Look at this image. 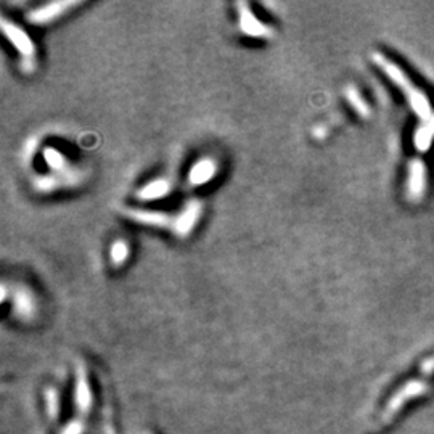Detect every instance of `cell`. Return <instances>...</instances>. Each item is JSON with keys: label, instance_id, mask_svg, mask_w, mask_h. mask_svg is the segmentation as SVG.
<instances>
[{"label": "cell", "instance_id": "4", "mask_svg": "<svg viewBox=\"0 0 434 434\" xmlns=\"http://www.w3.org/2000/svg\"><path fill=\"white\" fill-rule=\"evenodd\" d=\"M74 4H61V2H55V4H48V5H43L42 9H37L34 10L33 14L29 15V20L33 23H37V24H46V23H50L53 21L58 18L60 15L65 14V11L68 9H71Z\"/></svg>", "mask_w": 434, "mask_h": 434}, {"label": "cell", "instance_id": "8", "mask_svg": "<svg viewBox=\"0 0 434 434\" xmlns=\"http://www.w3.org/2000/svg\"><path fill=\"white\" fill-rule=\"evenodd\" d=\"M242 29L251 36H262L264 33H267V28L261 24L259 20L256 21V18L251 15V11H248L247 7L242 11Z\"/></svg>", "mask_w": 434, "mask_h": 434}, {"label": "cell", "instance_id": "1", "mask_svg": "<svg viewBox=\"0 0 434 434\" xmlns=\"http://www.w3.org/2000/svg\"><path fill=\"white\" fill-rule=\"evenodd\" d=\"M375 60L383 69V73L388 74L389 79L402 91V95L407 100L408 106H410L412 111L417 115L421 124L425 125L423 135H421L418 140H415V147H417L420 152H425V150L431 147L434 140V110L430 98H428L426 93L421 91L420 87L415 86L413 81H410V78H408L407 74L402 71V68L396 65V63L381 55H375Z\"/></svg>", "mask_w": 434, "mask_h": 434}, {"label": "cell", "instance_id": "6", "mask_svg": "<svg viewBox=\"0 0 434 434\" xmlns=\"http://www.w3.org/2000/svg\"><path fill=\"white\" fill-rule=\"evenodd\" d=\"M16 314L21 317H31L34 314V298L28 289H16L15 291Z\"/></svg>", "mask_w": 434, "mask_h": 434}, {"label": "cell", "instance_id": "9", "mask_svg": "<svg viewBox=\"0 0 434 434\" xmlns=\"http://www.w3.org/2000/svg\"><path fill=\"white\" fill-rule=\"evenodd\" d=\"M110 256H111V262L115 264V266H121V264L128 261V256H129L128 243L123 242V240L113 243Z\"/></svg>", "mask_w": 434, "mask_h": 434}, {"label": "cell", "instance_id": "3", "mask_svg": "<svg viewBox=\"0 0 434 434\" xmlns=\"http://www.w3.org/2000/svg\"><path fill=\"white\" fill-rule=\"evenodd\" d=\"M4 31L10 39V42L20 50V53L23 56H26V60L31 58V56H34V46L33 42H31L29 36L24 34V31L16 28L15 24H9L7 21H4Z\"/></svg>", "mask_w": 434, "mask_h": 434}, {"label": "cell", "instance_id": "5", "mask_svg": "<svg viewBox=\"0 0 434 434\" xmlns=\"http://www.w3.org/2000/svg\"><path fill=\"white\" fill-rule=\"evenodd\" d=\"M214 174H216V162L212 160H200L197 165L192 167L190 175H188V180H190L192 185H203L206 182H210Z\"/></svg>", "mask_w": 434, "mask_h": 434}, {"label": "cell", "instance_id": "2", "mask_svg": "<svg viewBox=\"0 0 434 434\" xmlns=\"http://www.w3.org/2000/svg\"><path fill=\"white\" fill-rule=\"evenodd\" d=\"M434 376V352L421 363L420 370L413 378L407 380L404 385H401L396 391L391 394V398L388 399L385 407L381 408L380 417H378V425L386 426L389 421H393L398 415L402 412L407 404H410L412 401L418 399L423 396L428 389H430V383Z\"/></svg>", "mask_w": 434, "mask_h": 434}, {"label": "cell", "instance_id": "7", "mask_svg": "<svg viewBox=\"0 0 434 434\" xmlns=\"http://www.w3.org/2000/svg\"><path fill=\"white\" fill-rule=\"evenodd\" d=\"M169 193V182L165 179L150 182V184L145 185L140 192H138V198L142 200H158L162 198L165 195Z\"/></svg>", "mask_w": 434, "mask_h": 434}]
</instances>
